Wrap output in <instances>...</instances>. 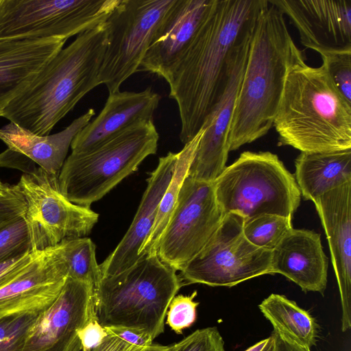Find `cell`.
Wrapping results in <instances>:
<instances>
[{"label":"cell","instance_id":"cell-1","mask_svg":"<svg viewBox=\"0 0 351 351\" xmlns=\"http://www.w3.org/2000/svg\"><path fill=\"white\" fill-rule=\"evenodd\" d=\"M268 0H217L169 80L184 145L202 128L221 93L228 56L256 23Z\"/></svg>","mask_w":351,"mask_h":351},{"label":"cell","instance_id":"cell-2","mask_svg":"<svg viewBox=\"0 0 351 351\" xmlns=\"http://www.w3.org/2000/svg\"><path fill=\"white\" fill-rule=\"evenodd\" d=\"M269 4L255 25L231 121L229 152L263 137L273 127L290 69L306 60L282 12Z\"/></svg>","mask_w":351,"mask_h":351},{"label":"cell","instance_id":"cell-3","mask_svg":"<svg viewBox=\"0 0 351 351\" xmlns=\"http://www.w3.org/2000/svg\"><path fill=\"white\" fill-rule=\"evenodd\" d=\"M107 41L105 22L79 34L8 105L2 117L36 134L49 135L85 95L100 84Z\"/></svg>","mask_w":351,"mask_h":351},{"label":"cell","instance_id":"cell-4","mask_svg":"<svg viewBox=\"0 0 351 351\" xmlns=\"http://www.w3.org/2000/svg\"><path fill=\"white\" fill-rule=\"evenodd\" d=\"M273 127L278 145L301 152L351 149V104L323 64L313 67L303 60L287 75Z\"/></svg>","mask_w":351,"mask_h":351},{"label":"cell","instance_id":"cell-5","mask_svg":"<svg viewBox=\"0 0 351 351\" xmlns=\"http://www.w3.org/2000/svg\"><path fill=\"white\" fill-rule=\"evenodd\" d=\"M182 285L157 253L143 254L125 270L101 276L94 287L96 317L104 327L140 329L154 339L163 332L169 304Z\"/></svg>","mask_w":351,"mask_h":351},{"label":"cell","instance_id":"cell-6","mask_svg":"<svg viewBox=\"0 0 351 351\" xmlns=\"http://www.w3.org/2000/svg\"><path fill=\"white\" fill-rule=\"evenodd\" d=\"M153 119L138 121L92 149L71 154L58 176L60 192L71 202L90 206L158 149Z\"/></svg>","mask_w":351,"mask_h":351},{"label":"cell","instance_id":"cell-7","mask_svg":"<svg viewBox=\"0 0 351 351\" xmlns=\"http://www.w3.org/2000/svg\"><path fill=\"white\" fill-rule=\"evenodd\" d=\"M213 184L223 215L235 213L246 219L267 213L292 217L301 200L294 176L268 151L242 152Z\"/></svg>","mask_w":351,"mask_h":351},{"label":"cell","instance_id":"cell-8","mask_svg":"<svg viewBox=\"0 0 351 351\" xmlns=\"http://www.w3.org/2000/svg\"><path fill=\"white\" fill-rule=\"evenodd\" d=\"M120 1L0 0V40H66L104 23Z\"/></svg>","mask_w":351,"mask_h":351},{"label":"cell","instance_id":"cell-9","mask_svg":"<svg viewBox=\"0 0 351 351\" xmlns=\"http://www.w3.org/2000/svg\"><path fill=\"white\" fill-rule=\"evenodd\" d=\"M176 0H121L105 21L107 45L99 80L109 94L139 70L169 10Z\"/></svg>","mask_w":351,"mask_h":351},{"label":"cell","instance_id":"cell-10","mask_svg":"<svg viewBox=\"0 0 351 351\" xmlns=\"http://www.w3.org/2000/svg\"><path fill=\"white\" fill-rule=\"evenodd\" d=\"M244 217L226 214L204 247L180 271L182 285L232 287L251 278L273 274L271 251L249 242L243 233Z\"/></svg>","mask_w":351,"mask_h":351},{"label":"cell","instance_id":"cell-11","mask_svg":"<svg viewBox=\"0 0 351 351\" xmlns=\"http://www.w3.org/2000/svg\"><path fill=\"white\" fill-rule=\"evenodd\" d=\"M16 184L26 202L23 218L33 251L86 237L98 221V213L69 200L59 189L58 177L40 167L23 173Z\"/></svg>","mask_w":351,"mask_h":351},{"label":"cell","instance_id":"cell-12","mask_svg":"<svg viewBox=\"0 0 351 351\" xmlns=\"http://www.w3.org/2000/svg\"><path fill=\"white\" fill-rule=\"evenodd\" d=\"M223 216L213 183L187 176L158 242L160 259L176 271L182 270L206 244Z\"/></svg>","mask_w":351,"mask_h":351},{"label":"cell","instance_id":"cell-13","mask_svg":"<svg viewBox=\"0 0 351 351\" xmlns=\"http://www.w3.org/2000/svg\"><path fill=\"white\" fill-rule=\"evenodd\" d=\"M254 27L241 37L228 56L221 93L202 126L204 133L189 169L188 176L194 180L213 183L226 167L231 121Z\"/></svg>","mask_w":351,"mask_h":351},{"label":"cell","instance_id":"cell-14","mask_svg":"<svg viewBox=\"0 0 351 351\" xmlns=\"http://www.w3.org/2000/svg\"><path fill=\"white\" fill-rule=\"evenodd\" d=\"M94 317V287L67 277L58 296L31 326L22 351H80L78 332Z\"/></svg>","mask_w":351,"mask_h":351},{"label":"cell","instance_id":"cell-15","mask_svg":"<svg viewBox=\"0 0 351 351\" xmlns=\"http://www.w3.org/2000/svg\"><path fill=\"white\" fill-rule=\"evenodd\" d=\"M67 277L62 241L34 251L16 275L0 289V318L44 311L58 296Z\"/></svg>","mask_w":351,"mask_h":351},{"label":"cell","instance_id":"cell-16","mask_svg":"<svg viewBox=\"0 0 351 351\" xmlns=\"http://www.w3.org/2000/svg\"><path fill=\"white\" fill-rule=\"evenodd\" d=\"M269 1L289 18L306 48L351 51V0Z\"/></svg>","mask_w":351,"mask_h":351},{"label":"cell","instance_id":"cell-17","mask_svg":"<svg viewBox=\"0 0 351 351\" xmlns=\"http://www.w3.org/2000/svg\"><path fill=\"white\" fill-rule=\"evenodd\" d=\"M217 0H176L148 49L141 70L167 81Z\"/></svg>","mask_w":351,"mask_h":351},{"label":"cell","instance_id":"cell-18","mask_svg":"<svg viewBox=\"0 0 351 351\" xmlns=\"http://www.w3.org/2000/svg\"><path fill=\"white\" fill-rule=\"evenodd\" d=\"M330 247L341 305V330L351 327V182L314 202Z\"/></svg>","mask_w":351,"mask_h":351},{"label":"cell","instance_id":"cell-19","mask_svg":"<svg viewBox=\"0 0 351 351\" xmlns=\"http://www.w3.org/2000/svg\"><path fill=\"white\" fill-rule=\"evenodd\" d=\"M178 152L159 158L149 173L147 187L134 219L115 249L99 265L101 276L118 274L134 264L153 227L158 208L171 179Z\"/></svg>","mask_w":351,"mask_h":351},{"label":"cell","instance_id":"cell-20","mask_svg":"<svg viewBox=\"0 0 351 351\" xmlns=\"http://www.w3.org/2000/svg\"><path fill=\"white\" fill-rule=\"evenodd\" d=\"M328 266L320 234L313 230L293 228L271 251L273 274L285 276L305 293L324 295Z\"/></svg>","mask_w":351,"mask_h":351},{"label":"cell","instance_id":"cell-21","mask_svg":"<svg viewBox=\"0 0 351 351\" xmlns=\"http://www.w3.org/2000/svg\"><path fill=\"white\" fill-rule=\"evenodd\" d=\"M160 99L151 87L110 93L99 114L74 137L71 152L89 150L138 121L153 119Z\"/></svg>","mask_w":351,"mask_h":351},{"label":"cell","instance_id":"cell-22","mask_svg":"<svg viewBox=\"0 0 351 351\" xmlns=\"http://www.w3.org/2000/svg\"><path fill=\"white\" fill-rule=\"evenodd\" d=\"M60 38L0 40V117L63 49Z\"/></svg>","mask_w":351,"mask_h":351},{"label":"cell","instance_id":"cell-23","mask_svg":"<svg viewBox=\"0 0 351 351\" xmlns=\"http://www.w3.org/2000/svg\"><path fill=\"white\" fill-rule=\"evenodd\" d=\"M95 114L94 109L89 108L61 132L47 136L10 122L0 128V140L8 149L25 155L48 174L58 177L74 137Z\"/></svg>","mask_w":351,"mask_h":351},{"label":"cell","instance_id":"cell-24","mask_svg":"<svg viewBox=\"0 0 351 351\" xmlns=\"http://www.w3.org/2000/svg\"><path fill=\"white\" fill-rule=\"evenodd\" d=\"M295 180L305 200L351 182V149L301 152L295 160Z\"/></svg>","mask_w":351,"mask_h":351},{"label":"cell","instance_id":"cell-25","mask_svg":"<svg viewBox=\"0 0 351 351\" xmlns=\"http://www.w3.org/2000/svg\"><path fill=\"white\" fill-rule=\"evenodd\" d=\"M274 330L302 348L315 346L319 324L311 313L286 296L271 293L258 305Z\"/></svg>","mask_w":351,"mask_h":351},{"label":"cell","instance_id":"cell-26","mask_svg":"<svg viewBox=\"0 0 351 351\" xmlns=\"http://www.w3.org/2000/svg\"><path fill=\"white\" fill-rule=\"evenodd\" d=\"M204 133L203 128L178 152L171 179L160 202L150 234L144 243L141 256L145 253H157L159 240L175 208L178 195Z\"/></svg>","mask_w":351,"mask_h":351},{"label":"cell","instance_id":"cell-27","mask_svg":"<svg viewBox=\"0 0 351 351\" xmlns=\"http://www.w3.org/2000/svg\"><path fill=\"white\" fill-rule=\"evenodd\" d=\"M68 277L95 287L101 278L95 245L88 237L62 241Z\"/></svg>","mask_w":351,"mask_h":351},{"label":"cell","instance_id":"cell-28","mask_svg":"<svg viewBox=\"0 0 351 351\" xmlns=\"http://www.w3.org/2000/svg\"><path fill=\"white\" fill-rule=\"evenodd\" d=\"M292 217L261 214L244 219L243 233L256 247L272 251L293 228Z\"/></svg>","mask_w":351,"mask_h":351},{"label":"cell","instance_id":"cell-29","mask_svg":"<svg viewBox=\"0 0 351 351\" xmlns=\"http://www.w3.org/2000/svg\"><path fill=\"white\" fill-rule=\"evenodd\" d=\"M41 312H25L1 317L0 351H22L27 333Z\"/></svg>","mask_w":351,"mask_h":351},{"label":"cell","instance_id":"cell-30","mask_svg":"<svg viewBox=\"0 0 351 351\" xmlns=\"http://www.w3.org/2000/svg\"><path fill=\"white\" fill-rule=\"evenodd\" d=\"M319 55L337 90L351 104V51L322 52Z\"/></svg>","mask_w":351,"mask_h":351},{"label":"cell","instance_id":"cell-31","mask_svg":"<svg viewBox=\"0 0 351 351\" xmlns=\"http://www.w3.org/2000/svg\"><path fill=\"white\" fill-rule=\"evenodd\" d=\"M30 251L33 250L23 216L0 228V262Z\"/></svg>","mask_w":351,"mask_h":351},{"label":"cell","instance_id":"cell-32","mask_svg":"<svg viewBox=\"0 0 351 351\" xmlns=\"http://www.w3.org/2000/svg\"><path fill=\"white\" fill-rule=\"evenodd\" d=\"M197 292L194 291L191 295L175 296L169 306L167 324L177 334H182L184 328L193 324L197 317L198 302L194 301Z\"/></svg>","mask_w":351,"mask_h":351},{"label":"cell","instance_id":"cell-33","mask_svg":"<svg viewBox=\"0 0 351 351\" xmlns=\"http://www.w3.org/2000/svg\"><path fill=\"white\" fill-rule=\"evenodd\" d=\"M173 351H226L224 341L216 327L198 329L176 343Z\"/></svg>","mask_w":351,"mask_h":351},{"label":"cell","instance_id":"cell-34","mask_svg":"<svg viewBox=\"0 0 351 351\" xmlns=\"http://www.w3.org/2000/svg\"><path fill=\"white\" fill-rule=\"evenodd\" d=\"M25 198L17 184L10 185L0 192V228L24 215Z\"/></svg>","mask_w":351,"mask_h":351},{"label":"cell","instance_id":"cell-35","mask_svg":"<svg viewBox=\"0 0 351 351\" xmlns=\"http://www.w3.org/2000/svg\"><path fill=\"white\" fill-rule=\"evenodd\" d=\"M176 343L170 346L152 344L141 347L130 344L111 335H107L103 341L92 351H173Z\"/></svg>","mask_w":351,"mask_h":351},{"label":"cell","instance_id":"cell-36","mask_svg":"<svg viewBox=\"0 0 351 351\" xmlns=\"http://www.w3.org/2000/svg\"><path fill=\"white\" fill-rule=\"evenodd\" d=\"M108 335L116 337L132 345L147 347L151 346L153 339L143 330L125 326H105Z\"/></svg>","mask_w":351,"mask_h":351},{"label":"cell","instance_id":"cell-37","mask_svg":"<svg viewBox=\"0 0 351 351\" xmlns=\"http://www.w3.org/2000/svg\"><path fill=\"white\" fill-rule=\"evenodd\" d=\"M107 333L97 317L92 318L78 332L82 351H92L96 348L107 336Z\"/></svg>","mask_w":351,"mask_h":351},{"label":"cell","instance_id":"cell-38","mask_svg":"<svg viewBox=\"0 0 351 351\" xmlns=\"http://www.w3.org/2000/svg\"><path fill=\"white\" fill-rule=\"evenodd\" d=\"M0 167L18 169L24 173H32L37 169L27 156L10 149L0 154Z\"/></svg>","mask_w":351,"mask_h":351},{"label":"cell","instance_id":"cell-39","mask_svg":"<svg viewBox=\"0 0 351 351\" xmlns=\"http://www.w3.org/2000/svg\"><path fill=\"white\" fill-rule=\"evenodd\" d=\"M272 333L276 339L277 351H311V350L299 346L274 330Z\"/></svg>","mask_w":351,"mask_h":351},{"label":"cell","instance_id":"cell-40","mask_svg":"<svg viewBox=\"0 0 351 351\" xmlns=\"http://www.w3.org/2000/svg\"><path fill=\"white\" fill-rule=\"evenodd\" d=\"M244 351H277L276 341L273 333L264 339L251 346Z\"/></svg>","mask_w":351,"mask_h":351},{"label":"cell","instance_id":"cell-41","mask_svg":"<svg viewBox=\"0 0 351 351\" xmlns=\"http://www.w3.org/2000/svg\"><path fill=\"white\" fill-rule=\"evenodd\" d=\"M8 185V184H4L0 180V192L4 191Z\"/></svg>","mask_w":351,"mask_h":351}]
</instances>
